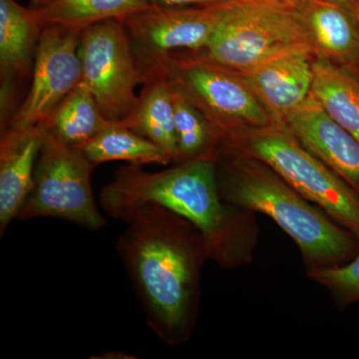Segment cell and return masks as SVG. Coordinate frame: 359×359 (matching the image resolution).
Returning a JSON list of instances; mask_svg holds the SVG:
<instances>
[{
  "instance_id": "cell-26",
  "label": "cell",
  "mask_w": 359,
  "mask_h": 359,
  "mask_svg": "<svg viewBox=\"0 0 359 359\" xmlns=\"http://www.w3.org/2000/svg\"><path fill=\"white\" fill-rule=\"evenodd\" d=\"M39 0H32V4H36V2H39Z\"/></svg>"
},
{
  "instance_id": "cell-16",
  "label": "cell",
  "mask_w": 359,
  "mask_h": 359,
  "mask_svg": "<svg viewBox=\"0 0 359 359\" xmlns=\"http://www.w3.org/2000/svg\"><path fill=\"white\" fill-rule=\"evenodd\" d=\"M311 96L340 126L359 141V75L314 56Z\"/></svg>"
},
{
  "instance_id": "cell-22",
  "label": "cell",
  "mask_w": 359,
  "mask_h": 359,
  "mask_svg": "<svg viewBox=\"0 0 359 359\" xmlns=\"http://www.w3.org/2000/svg\"><path fill=\"white\" fill-rule=\"evenodd\" d=\"M309 275L344 304L359 302V250L348 264L311 269Z\"/></svg>"
},
{
  "instance_id": "cell-19",
  "label": "cell",
  "mask_w": 359,
  "mask_h": 359,
  "mask_svg": "<svg viewBox=\"0 0 359 359\" xmlns=\"http://www.w3.org/2000/svg\"><path fill=\"white\" fill-rule=\"evenodd\" d=\"M76 149L94 168L111 161H127L140 166H165L172 163L166 153L152 141L118 121H111L91 140Z\"/></svg>"
},
{
  "instance_id": "cell-6",
  "label": "cell",
  "mask_w": 359,
  "mask_h": 359,
  "mask_svg": "<svg viewBox=\"0 0 359 359\" xmlns=\"http://www.w3.org/2000/svg\"><path fill=\"white\" fill-rule=\"evenodd\" d=\"M163 75L183 89L203 111L219 137L276 124L259 97L238 72L200 57L177 58L173 53L144 75Z\"/></svg>"
},
{
  "instance_id": "cell-5",
  "label": "cell",
  "mask_w": 359,
  "mask_h": 359,
  "mask_svg": "<svg viewBox=\"0 0 359 359\" xmlns=\"http://www.w3.org/2000/svg\"><path fill=\"white\" fill-rule=\"evenodd\" d=\"M224 150L262 161L309 202L359 240V195L304 147L283 125L245 130L219 138Z\"/></svg>"
},
{
  "instance_id": "cell-9",
  "label": "cell",
  "mask_w": 359,
  "mask_h": 359,
  "mask_svg": "<svg viewBox=\"0 0 359 359\" xmlns=\"http://www.w3.org/2000/svg\"><path fill=\"white\" fill-rule=\"evenodd\" d=\"M223 4L180 7L149 2L122 20L142 77L174 51L205 50L218 25Z\"/></svg>"
},
{
  "instance_id": "cell-7",
  "label": "cell",
  "mask_w": 359,
  "mask_h": 359,
  "mask_svg": "<svg viewBox=\"0 0 359 359\" xmlns=\"http://www.w3.org/2000/svg\"><path fill=\"white\" fill-rule=\"evenodd\" d=\"M94 167L77 149L46 131L40 149L34 182L18 219L54 218L89 231L107 224L92 190Z\"/></svg>"
},
{
  "instance_id": "cell-24",
  "label": "cell",
  "mask_w": 359,
  "mask_h": 359,
  "mask_svg": "<svg viewBox=\"0 0 359 359\" xmlns=\"http://www.w3.org/2000/svg\"><path fill=\"white\" fill-rule=\"evenodd\" d=\"M91 358L99 359H133L137 358V356H133V354H128L123 353V351H107L98 354V356H91Z\"/></svg>"
},
{
  "instance_id": "cell-14",
  "label": "cell",
  "mask_w": 359,
  "mask_h": 359,
  "mask_svg": "<svg viewBox=\"0 0 359 359\" xmlns=\"http://www.w3.org/2000/svg\"><path fill=\"white\" fill-rule=\"evenodd\" d=\"M313 57L311 51L292 52L240 73L276 124H283L311 96Z\"/></svg>"
},
{
  "instance_id": "cell-23",
  "label": "cell",
  "mask_w": 359,
  "mask_h": 359,
  "mask_svg": "<svg viewBox=\"0 0 359 359\" xmlns=\"http://www.w3.org/2000/svg\"><path fill=\"white\" fill-rule=\"evenodd\" d=\"M150 4L167 6H215L226 4L229 0H145Z\"/></svg>"
},
{
  "instance_id": "cell-25",
  "label": "cell",
  "mask_w": 359,
  "mask_h": 359,
  "mask_svg": "<svg viewBox=\"0 0 359 359\" xmlns=\"http://www.w3.org/2000/svg\"><path fill=\"white\" fill-rule=\"evenodd\" d=\"M353 2V6H355L356 11H358L359 15V0H351Z\"/></svg>"
},
{
  "instance_id": "cell-8",
  "label": "cell",
  "mask_w": 359,
  "mask_h": 359,
  "mask_svg": "<svg viewBox=\"0 0 359 359\" xmlns=\"http://www.w3.org/2000/svg\"><path fill=\"white\" fill-rule=\"evenodd\" d=\"M82 81L109 121H120L133 110L136 87L143 77L124 23L110 20L80 32L78 47Z\"/></svg>"
},
{
  "instance_id": "cell-4",
  "label": "cell",
  "mask_w": 359,
  "mask_h": 359,
  "mask_svg": "<svg viewBox=\"0 0 359 359\" xmlns=\"http://www.w3.org/2000/svg\"><path fill=\"white\" fill-rule=\"evenodd\" d=\"M297 51H311L308 30L289 0H229L205 50L210 60L247 72Z\"/></svg>"
},
{
  "instance_id": "cell-18",
  "label": "cell",
  "mask_w": 359,
  "mask_h": 359,
  "mask_svg": "<svg viewBox=\"0 0 359 359\" xmlns=\"http://www.w3.org/2000/svg\"><path fill=\"white\" fill-rule=\"evenodd\" d=\"M145 0H39L30 7L42 27L59 26L81 32L110 20H124L147 6Z\"/></svg>"
},
{
  "instance_id": "cell-11",
  "label": "cell",
  "mask_w": 359,
  "mask_h": 359,
  "mask_svg": "<svg viewBox=\"0 0 359 359\" xmlns=\"http://www.w3.org/2000/svg\"><path fill=\"white\" fill-rule=\"evenodd\" d=\"M280 125L359 195V141L330 117L313 97Z\"/></svg>"
},
{
  "instance_id": "cell-15",
  "label": "cell",
  "mask_w": 359,
  "mask_h": 359,
  "mask_svg": "<svg viewBox=\"0 0 359 359\" xmlns=\"http://www.w3.org/2000/svg\"><path fill=\"white\" fill-rule=\"evenodd\" d=\"M145 87L131 113L120 122L152 141L176 163L178 159L173 86L163 75H153L144 81Z\"/></svg>"
},
{
  "instance_id": "cell-10",
  "label": "cell",
  "mask_w": 359,
  "mask_h": 359,
  "mask_svg": "<svg viewBox=\"0 0 359 359\" xmlns=\"http://www.w3.org/2000/svg\"><path fill=\"white\" fill-rule=\"evenodd\" d=\"M79 36L80 32L59 26L42 28L29 91L4 128L45 124L61 101L82 81Z\"/></svg>"
},
{
  "instance_id": "cell-2",
  "label": "cell",
  "mask_w": 359,
  "mask_h": 359,
  "mask_svg": "<svg viewBox=\"0 0 359 359\" xmlns=\"http://www.w3.org/2000/svg\"><path fill=\"white\" fill-rule=\"evenodd\" d=\"M145 204H157L190 222L202 233L210 259L230 264L237 248L238 223L222 200L217 156L147 172L140 165L121 167L100 194V207L111 218Z\"/></svg>"
},
{
  "instance_id": "cell-17",
  "label": "cell",
  "mask_w": 359,
  "mask_h": 359,
  "mask_svg": "<svg viewBox=\"0 0 359 359\" xmlns=\"http://www.w3.org/2000/svg\"><path fill=\"white\" fill-rule=\"evenodd\" d=\"M32 7L0 0V68L6 78L23 77L33 67L42 32Z\"/></svg>"
},
{
  "instance_id": "cell-21",
  "label": "cell",
  "mask_w": 359,
  "mask_h": 359,
  "mask_svg": "<svg viewBox=\"0 0 359 359\" xmlns=\"http://www.w3.org/2000/svg\"><path fill=\"white\" fill-rule=\"evenodd\" d=\"M171 83L173 86L175 130L178 147V159L175 164L216 156L218 132L183 89L173 81Z\"/></svg>"
},
{
  "instance_id": "cell-13",
  "label": "cell",
  "mask_w": 359,
  "mask_h": 359,
  "mask_svg": "<svg viewBox=\"0 0 359 359\" xmlns=\"http://www.w3.org/2000/svg\"><path fill=\"white\" fill-rule=\"evenodd\" d=\"M44 125L6 127L0 138V237L18 219L34 182Z\"/></svg>"
},
{
  "instance_id": "cell-3",
  "label": "cell",
  "mask_w": 359,
  "mask_h": 359,
  "mask_svg": "<svg viewBox=\"0 0 359 359\" xmlns=\"http://www.w3.org/2000/svg\"><path fill=\"white\" fill-rule=\"evenodd\" d=\"M217 164L222 200L276 222L294 240L309 268L340 266L353 259L359 240L301 195L268 165L241 153Z\"/></svg>"
},
{
  "instance_id": "cell-20",
  "label": "cell",
  "mask_w": 359,
  "mask_h": 359,
  "mask_svg": "<svg viewBox=\"0 0 359 359\" xmlns=\"http://www.w3.org/2000/svg\"><path fill=\"white\" fill-rule=\"evenodd\" d=\"M110 122L104 117L87 85L81 81L61 101L43 125L57 140L76 149L91 140Z\"/></svg>"
},
{
  "instance_id": "cell-1",
  "label": "cell",
  "mask_w": 359,
  "mask_h": 359,
  "mask_svg": "<svg viewBox=\"0 0 359 359\" xmlns=\"http://www.w3.org/2000/svg\"><path fill=\"white\" fill-rule=\"evenodd\" d=\"M127 224L116 250L145 313L146 323L170 344L189 339L197 318L201 266L210 259L202 233L157 204L122 212Z\"/></svg>"
},
{
  "instance_id": "cell-12",
  "label": "cell",
  "mask_w": 359,
  "mask_h": 359,
  "mask_svg": "<svg viewBox=\"0 0 359 359\" xmlns=\"http://www.w3.org/2000/svg\"><path fill=\"white\" fill-rule=\"evenodd\" d=\"M301 16L316 57L358 72L359 15L351 0H289Z\"/></svg>"
}]
</instances>
